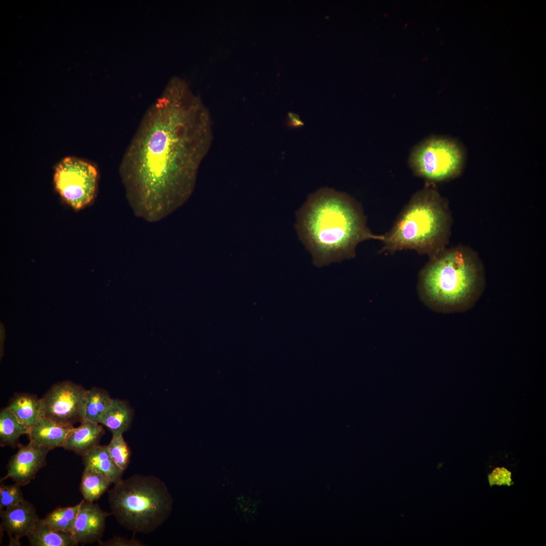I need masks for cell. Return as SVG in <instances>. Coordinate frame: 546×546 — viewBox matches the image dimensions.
<instances>
[{
	"label": "cell",
	"mask_w": 546,
	"mask_h": 546,
	"mask_svg": "<svg viewBox=\"0 0 546 546\" xmlns=\"http://www.w3.org/2000/svg\"><path fill=\"white\" fill-rule=\"evenodd\" d=\"M212 124L200 98L172 80L145 114L120 164L137 215L158 220L188 198L211 145Z\"/></svg>",
	"instance_id": "6da1fadb"
},
{
	"label": "cell",
	"mask_w": 546,
	"mask_h": 546,
	"mask_svg": "<svg viewBox=\"0 0 546 546\" xmlns=\"http://www.w3.org/2000/svg\"><path fill=\"white\" fill-rule=\"evenodd\" d=\"M296 216L299 238L317 267L352 258L360 243L382 239L367 226L360 204L333 189L321 188L310 195Z\"/></svg>",
	"instance_id": "7a4b0ae2"
},
{
	"label": "cell",
	"mask_w": 546,
	"mask_h": 546,
	"mask_svg": "<svg viewBox=\"0 0 546 546\" xmlns=\"http://www.w3.org/2000/svg\"><path fill=\"white\" fill-rule=\"evenodd\" d=\"M486 286L483 264L472 248H446L430 258L419 275L418 289L423 302L442 313L462 312L472 308Z\"/></svg>",
	"instance_id": "3957f363"
},
{
	"label": "cell",
	"mask_w": 546,
	"mask_h": 546,
	"mask_svg": "<svg viewBox=\"0 0 546 546\" xmlns=\"http://www.w3.org/2000/svg\"><path fill=\"white\" fill-rule=\"evenodd\" d=\"M431 184L413 195L391 229L382 235L380 252L410 249L430 258L446 248L451 215L446 199Z\"/></svg>",
	"instance_id": "277c9868"
},
{
	"label": "cell",
	"mask_w": 546,
	"mask_h": 546,
	"mask_svg": "<svg viewBox=\"0 0 546 546\" xmlns=\"http://www.w3.org/2000/svg\"><path fill=\"white\" fill-rule=\"evenodd\" d=\"M112 515L134 533L155 531L169 518L173 500L165 483L153 475H133L121 479L108 491Z\"/></svg>",
	"instance_id": "5b68a950"
},
{
	"label": "cell",
	"mask_w": 546,
	"mask_h": 546,
	"mask_svg": "<svg viewBox=\"0 0 546 546\" xmlns=\"http://www.w3.org/2000/svg\"><path fill=\"white\" fill-rule=\"evenodd\" d=\"M465 160L464 149L451 138L433 136L415 145L408 158L415 174L428 183L448 180L462 172Z\"/></svg>",
	"instance_id": "8992f818"
},
{
	"label": "cell",
	"mask_w": 546,
	"mask_h": 546,
	"mask_svg": "<svg viewBox=\"0 0 546 546\" xmlns=\"http://www.w3.org/2000/svg\"><path fill=\"white\" fill-rule=\"evenodd\" d=\"M97 177L94 165L77 158L67 157L57 165L54 183L63 200L73 208L79 210L93 199Z\"/></svg>",
	"instance_id": "52a82bcc"
},
{
	"label": "cell",
	"mask_w": 546,
	"mask_h": 546,
	"mask_svg": "<svg viewBox=\"0 0 546 546\" xmlns=\"http://www.w3.org/2000/svg\"><path fill=\"white\" fill-rule=\"evenodd\" d=\"M88 390L71 381L53 385L40 398L41 416L68 426L84 420Z\"/></svg>",
	"instance_id": "ba28073f"
},
{
	"label": "cell",
	"mask_w": 546,
	"mask_h": 546,
	"mask_svg": "<svg viewBox=\"0 0 546 546\" xmlns=\"http://www.w3.org/2000/svg\"><path fill=\"white\" fill-rule=\"evenodd\" d=\"M49 451V449L31 442L27 445H20L18 451L10 458L7 465V473L1 481L11 478L21 486L28 484L46 465Z\"/></svg>",
	"instance_id": "9c48e42d"
},
{
	"label": "cell",
	"mask_w": 546,
	"mask_h": 546,
	"mask_svg": "<svg viewBox=\"0 0 546 546\" xmlns=\"http://www.w3.org/2000/svg\"><path fill=\"white\" fill-rule=\"evenodd\" d=\"M111 513L103 511L94 502L84 499L79 503L73 531L71 533L78 544L93 543L101 540L103 536L106 518Z\"/></svg>",
	"instance_id": "30bf717a"
},
{
	"label": "cell",
	"mask_w": 546,
	"mask_h": 546,
	"mask_svg": "<svg viewBox=\"0 0 546 546\" xmlns=\"http://www.w3.org/2000/svg\"><path fill=\"white\" fill-rule=\"evenodd\" d=\"M1 529L10 538V545H19L20 539L33 529L39 518L32 504L24 499L0 512Z\"/></svg>",
	"instance_id": "8fae6325"
},
{
	"label": "cell",
	"mask_w": 546,
	"mask_h": 546,
	"mask_svg": "<svg viewBox=\"0 0 546 546\" xmlns=\"http://www.w3.org/2000/svg\"><path fill=\"white\" fill-rule=\"evenodd\" d=\"M73 427L41 417L29 430L27 435L29 442L50 450L56 447H63Z\"/></svg>",
	"instance_id": "7c38bea8"
},
{
	"label": "cell",
	"mask_w": 546,
	"mask_h": 546,
	"mask_svg": "<svg viewBox=\"0 0 546 546\" xmlns=\"http://www.w3.org/2000/svg\"><path fill=\"white\" fill-rule=\"evenodd\" d=\"M80 423L78 427L71 429L63 447L82 456L99 444L105 430L99 423L87 420Z\"/></svg>",
	"instance_id": "4fadbf2b"
},
{
	"label": "cell",
	"mask_w": 546,
	"mask_h": 546,
	"mask_svg": "<svg viewBox=\"0 0 546 546\" xmlns=\"http://www.w3.org/2000/svg\"><path fill=\"white\" fill-rule=\"evenodd\" d=\"M84 468L109 477L114 484L122 479L124 471L115 463L109 452L107 445L98 444L82 456Z\"/></svg>",
	"instance_id": "5bb4252c"
},
{
	"label": "cell",
	"mask_w": 546,
	"mask_h": 546,
	"mask_svg": "<svg viewBox=\"0 0 546 546\" xmlns=\"http://www.w3.org/2000/svg\"><path fill=\"white\" fill-rule=\"evenodd\" d=\"M7 407L18 421L29 430L41 417L40 398L34 395L17 394L11 400Z\"/></svg>",
	"instance_id": "9a60e30c"
},
{
	"label": "cell",
	"mask_w": 546,
	"mask_h": 546,
	"mask_svg": "<svg viewBox=\"0 0 546 546\" xmlns=\"http://www.w3.org/2000/svg\"><path fill=\"white\" fill-rule=\"evenodd\" d=\"M133 413L125 401L113 399L110 406L103 415L100 423L106 426L112 436L122 435L130 426Z\"/></svg>",
	"instance_id": "2e32d148"
},
{
	"label": "cell",
	"mask_w": 546,
	"mask_h": 546,
	"mask_svg": "<svg viewBox=\"0 0 546 546\" xmlns=\"http://www.w3.org/2000/svg\"><path fill=\"white\" fill-rule=\"evenodd\" d=\"M32 546H76L71 533L56 530L43 524L40 519L27 536Z\"/></svg>",
	"instance_id": "e0dca14e"
},
{
	"label": "cell",
	"mask_w": 546,
	"mask_h": 546,
	"mask_svg": "<svg viewBox=\"0 0 546 546\" xmlns=\"http://www.w3.org/2000/svg\"><path fill=\"white\" fill-rule=\"evenodd\" d=\"M112 483L113 481L103 474L84 468L80 490L83 499L94 502L101 497Z\"/></svg>",
	"instance_id": "ac0fdd59"
},
{
	"label": "cell",
	"mask_w": 546,
	"mask_h": 546,
	"mask_svg": "<svg viewBox=\"0 0 546 546\" xmlns=\"http://www.w3.org/2000/svg\"><path fill=\"white\" fill-rule=\"evenodd\" d=\"M29 429L21 424L7 407L0 413V444L15 446L21 436L27 434Z\"/></svg>",
	"instance_id": "d6986e66"
},
{
	"label": "cell",
	"mask_w": 546,
	"mask_h": 546,
	"mask_svg": "<svg viewBox=\"0 0 546 546\" xmlns=\"http://www.w3.org/2000/svg\"><path fill=\"white\" fill-rule=\"evenodd\" d=\"M108 392L94 387L88 390L85 409L84 420L99 423L101 418L113 402Z\"/></svg>",
	"instance_id": "ffe728a7"
},
{
	"label": "cell",
	"mask_w": 546,
	"mask_h": 546,
	"mask_svg": "<svg viewBox=\"0 0 546 546\" xmlns=\"http://www.w3.org/2000/svg\"><path fill=\"white\" fill-rule=\"evenodd\" d=\"M79 508V503L74 506L58 508L40 520L50 528L71 533Z\"/></svg>",
	"instance_id": "44dd1931"
},
{
	"label": "cell",
	"mask_w": 546,
	"mask_h": 546,
	"mask_svg": "<svg viewBox=\"0 0 546 546\" xmlns=\"http://www.w3.org/2000/svg\"><path fill=\"white\" fill-rule=\"evenodd\" d=\"M107 447L115 463L125 471L130 463L131 451L122 435L112 436Z\"/></svg>",
	"instance_id": "7402d4cb"
},
{
	"label": "cell",
	"mask_w": 546,
	"mask_h": 546,
	"mask_svg": "<svg viewBox=\"0 0 546 546\" xmlns=\"http://www.w3.org/2000/svg\"><path fill=\"white\" fill-rule=\"evenodd\" d=\"M21 485L15 483L0 486V510L17 504L24 499L20 488Z\"/></svg>",
	"instance_id": "603a6c76"
},
{
	"label": "cell",
	"mask_w": 546,
	"mask_h": 546,
	"mask_svg": "<svg viewBox=\"0 0 546 546\" xmlns=\"http://www.w3.org/2000/svg\"><path fill=\"white\" fill-rule=\"evenodd\" d=\"M511 472L504 467L495 468L488 475V480L491 486L493 485H510L512 484Z\"/></svg>",
	"instance_id": "cb8c5ba5"
},
{
	"label": "cell",
	"mask_w": 546,
	"mask_h": 546,
	"mask_svg": "<svg viewBox=\"0 0 546 546\" xmlns=\"http://www.w3.org/2000/svg\"><path fill=\"white\" fill-rule=\"evenodd\" d=\"M100 546H144L145 544L135 538L125 539L120 536H114L112 538L105 541L101 540L98 541Z\"/></svg>",
	"instance_id": "d4e9b609"
}]
</instances>
